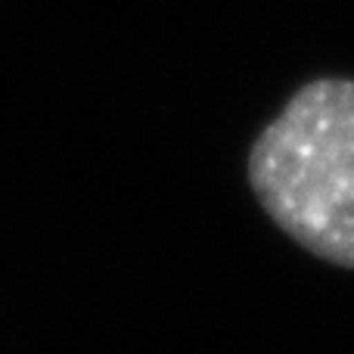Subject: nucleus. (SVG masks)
<instances>
[{
	"mask_svg": "<svg viewBox=\"0 0 354 354\" xmlns=\"http://www.w3.org/2000/svg\"><path fill=\"white\" fill-rule=\"evenodd\" d=\"M249 183L286 236L354 270V81L299 87L252 143Z\"/></svg>",
	"mask_w": 354,
	"mask_h": 354,
	"instance_id": "obj_1",
	"label": "nucleus"
}]
</instances>
